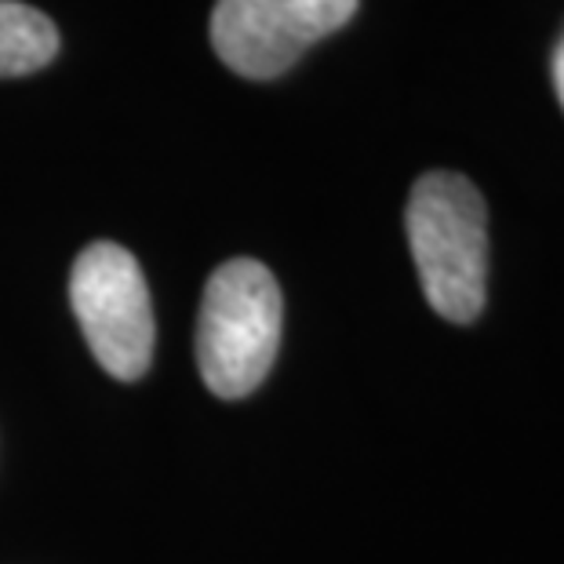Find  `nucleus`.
<instances>
[{"instance_id":"1","label":"nucleus","mask_w":564,"mask_h":564,"mask_svg":"<svg viewBox=\"0 0 564 564\" xmlns=\"http://www.w3.org/2000/svg\"><path fill=\"white\" fill-rule=\"evenodd\" d=\"M426 303L452 324L481 317L488 295V208L470 178L426 172L404 212Z\"/></svg>"},{"instance_id":"2","label":"nucleus","mask_w":564,"mask_h":564,"mask_svg":"<svg viewBox=\"0 0 564 564\" xmlns=\"http://www.w3.org/2000/svg\"><path fill=\"white\" fill-rule=\"evenodd\" d=\"M281 321V288L262 262L230 259L212 273L197 317V368L215 398L259 390L278 361Z\"/></svg>"},{"instance_id":"3","label":"nucleus","mask_w":564,"mask_h":564,"mask_svg":"<svg viewBox=\"0 0 564 564\" xmlns=\"http://www.w3.org/2000/svg\"><path fill=\"white\" fill-rule=\"evenodd\" d=\"M69 306L95 361L113 379H139L153 357V306L135 256L113 241H95L69 273Z\"/></svg>"},{"instance_id":"4","label":"nucleus","mask_w":564,"mask_h":564,"mask_svg":"<svg viewBox=\"0 0 564 564\" xmlns=\"http://www.w3.org/2000/svg\"><path fill=\"white\" fill-rule=\"evenodd\" d=\"M361 0H215L212 47L237 77L273 80L357 15Z\"/></svg>"},{"instance_id":"5","label":"nucleus","mask_w":564,"mask_h":564,"mask_svg":"<svg viewBox=\"0 0 564 564\" xmlns=\"http://www.w3.org/2000/svg\"><path fill=\"white\" fill-rule=\"evenodd\" d=\"M55 55V22L22 0H0V80L37 74Z\"/></svg>"},{"instance_id":"6","label":"nucleus","mask_w":564,"mask_h":564,"mask_svg":"<svg viewBox=\"0 0 564 564\" xmlns=\"http://www.w3.org/2000/svg\"><path fill=\"white\" fill-rule=\"evenodd\" d=\"M550 74H554V91H557V102L564 110V37L554 47V66H550Z\"/></svg>"}]
</instances>
